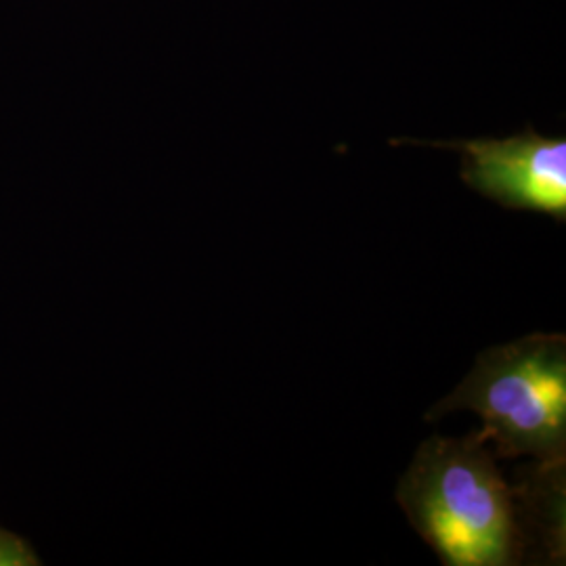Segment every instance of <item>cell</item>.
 I'll list each match as a JSON object with an SVG mask.
<instances>
[{
	"label": "cell",
	"instance_id": "1",
	"mask_svg": "<svg viewBox=\"0 0 566 566\" xmlns=\"http://www.w3.org/2000/svg\"><path fill=\"white\" fill-rule=\"evenodd\" d=\"M407 521L447 566L525 563L533 528L565 539V464L512 486L481 432L430 437L397 486Z\"/></svg>",
	"mask_w": 566,
	"mask_h": 566
},
{
	"label": "cell",
	"instance_id": "2",
	"mask_svg": "<svg viewBox=\"0 0 566 566\" xmlns=\"http://www.w3.org/2000/svg\"><path fill=\"white\" fill-rule=\"evenodd\" d=\"M462 409L483 420L481 434L495 446V458L565 464V334H531L486 348L464 382L434 405L426 420Z\"/></svg>",
	"mask_w": 566,
	"mask_h": 566
},
{
	"label": "cell",
	"instance_id": "3",
	"mask_svg": "<svg viewBox=\"0 0 566 566\" xmlns=\"http://www.w3.org/2000/svg\"><path fill=\"white\" fill-rule=\"evenodd\" d=\"M464 154V181L489 200L566 221V142L533 133L510 139L447 143Z\"/></svg>",
	"mask_w": 566,
	"mask_h": 566
},
{
	"label": "cell",
	"instance_id": "4",
	"mask_svg": "<svg viewBox=\"0 0 566 566\" xmlns=\"http://www.w3.org/2000/svg\"><path fill=\"white\" fill-rule=\"evenodd\" d=\"M32 565H39V558L28 542L7 528H0V566Z\"/></svg>",
	"mask_w": 566,
	"mask_h": 566
}]
</instances>
